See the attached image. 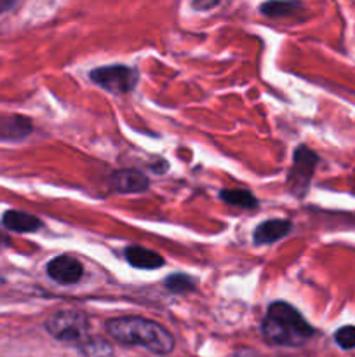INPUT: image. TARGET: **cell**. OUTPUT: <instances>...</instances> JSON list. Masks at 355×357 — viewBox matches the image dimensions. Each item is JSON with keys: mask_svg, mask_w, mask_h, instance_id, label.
Wrapping results in <instances>:
<instances>
[{"mask_svg": "<svg viewBox=\"0 0 355 357\" xmlns=\"http://www.w3.org/2000/svg\"><path fill=\"white\" fill-rule=\"evenodd\" d=\"M334 342L345 351L355 349V326H343L334 333Z\"/></svg>", "mask_w": 355, "mask_h": 357, "instance_id": "2e32d148", "label": "cell"}, {"mask_svg": "<svg viewBox=\"0 0 355 357\" xmlns=\"http://www.w3.org/2000/svg\"><path fill=\"white\" fill-rule=\"evenodd\" d=\"M219 2L218 0H212V2H205V0H202V2H198V0H195L194 3H191V7L197 10H211L214 9V7H218Z\"/></svg>", "mask_w": 355, "mask_h": 357, "instance_id": "e0dca14e", "label": "cell"}, {"mask_svg": "<svg viewBox=\"0 0 355 357\" xmlns=\"http://www.w3.org/2000/svg\"><path fill=\"white\" fill-rule=\"evenodd\" d=\"M124 257L129 265L141 271H157L164 265V258L159 253L143 246H127L124 250Z\"/></svg>", "mask_w": 355, "mask_h": 357, "instance_id": "9c48e42d", "label": "cell"}, {"mask_svg": "<svg viewBox=\"0 0 355 357\" xmlns=\"http://www.w3.org/2000/svg\"><path fill=\"white\" fill-rule=\"evenodd\" d=\"M14 6H16V2H13V0H0V13H6V10L13 9Z\"/></svg>", "mask_w": 355, "mask_h": 357, "instance_id": "ac0fdd59", "label": "cell"}, {"mask_svg": "<svg viewBox=\"0 0 355 357\" xmlns=\"http://www.w3.org/2000/svg\"><path fill=\"white\" fill-rule=\"evenodd\" d=\"M2 223L6 229L13 230V232H17V234H30V232H37L38 229H42L40 218L30 215V213L16 211V209H9V211L3 213Z\"/></svg>", "mask_w": 355, "mask_h": 357, "instance_id": "30bf717a", "label": "cell"}, {"mask_svg": "<svg viewBox=\"0 0 355 357\" xmlns=\"http://www.w3.org/2000/svg\"><path fill=\"white\" fill-rule=\"evenodd\" d=\"M263 338L278 347H298L313 337V328L303 319L301 314L285 302L270 303L261 323Z\"/></svg>", "mask_w": 355, "mask_h": 357, "instance_id": "7a4b0ae2", "label": "cell"}, {"mask_svg": "<svg viewBox=\"0 0 355 357\" xmlns=\"http://www.w3.org/2000/svg\"><path fill=\"white\" fill-rule=\"evenodd\" d=\"M79 349L84 357H115L113 347L100 337L87 338L80 344Z\"/></svg>", "mask_w": 355, "mask_h": 357, "instance_id": "4fadbf2b", "label": "cell"}, {"mask_svg": "<svg viewBox=\"0 0 355 357\" xmlns=\"http://www.w3.org/2000/svg\"><path fill=\"white\" fill-rule=\"evenodd\" d=\"M166 289H169L171 293H176V295H184V293H190L195 289V279L190 278L188 274H171L167 275V279L164 281Z\"/></svg>", "mask_w": 355, "mask_h": 357, "instance_id": "9a60e30c", "label": "cell"}, {"mask_svg": "<svg viewBox=\"0 0 355 357\" xmlns=\"http://www.w3.org/2000/svg\"><path fill=\"white\" fill-rule=\"evenodd\" d=\"M47 275L58 284H77L84 275V265L70 255H59L47 264Z\"/></svg>", "mask_w": 355, "mask_h": 357, "instance_id": "8992f818", "label": "cell"}, {"mask_svg": "<svg viewBox=\"0 0 355 357\" xmlns=\"http://www.w3.org/2000/svg\"><path fill=\"white\" fill-rule=\"evenodd\" d=\"M106 333L125 347H143L157 356H166L174 351V337L152 319L138 316L115 317L104 324Z\"/></svg>", "mask_w": 355, "mask_h": 357, "instance_id": "6da1fadb", "label": "cell"}, {"mask_svg": "<svg viewBox=\"0 0 355 357\" xmlns=\"http://www.w3.org/2000/svg\"><path fill=\"white\" fill-rule=\"evenodd\" d=\"M298 9H301L299 2H265L260 6V13L270 17L291 16Z\"/></svg>", "mask_w": 355, "mask_h": 357, "instance_id": "5bb4252c", "label": "cell"}, {"mask_svg": "<svg viewBox=\"0 0 355 357\" xmlns=\"http://www.w3.org/2000/svg\"><path fill=\"white\" fill-rule=\"evenodd\" d=\"M33 131L30 119L23 115H9L0 119V139H23Z\"/></svg>", "mask_w": 355, "mask_h": 357, "instance_id": "8fae6325", "label": "cell"}, {"mask_svg": "<svg viewBox=\"0 0 355 357\" xmlns=\"http://www.w3.org/2000/svg\"><path fill=\"white\" fill-rule=\"evenodd\" d=\"M45 331L56 338L58 342H65V344H77L87 340V333H89V317L86 312L77 309H66L59 310V312L52 314L47 321H45Z\"/></svg>", "mask_w": 355, "mask_h": 357, "instance_id": "3957f363", "label": "cell"}, {"mask_svg": "<svg viewBox=\"0 0 355 357\" xmlns=\"http://www.w3.org/2000/svg\"><path fill=\"white\" fill-rule=\"evenodd\" d=\"M108 185L117 194H141L150 187V181L138 169H118L110 174Z\"/></svg>", "mask_w": 355, "mask_h": 357, "instance_id": "52a82bcc", "label": "cell"}, {"mask_svg": "<svg viewBox=\"0 0 355 357\" xmlns=\"http://www.w3.org/2000/svg\"><path fill=\"white\" fill-rule=\"evenodd\" d=\"M219 199L226 204L242 209H253L258 206V199L246 188H225L219 192Z\"/></svg>", "mask_w": 355, "mask_h": 357, "instance_id": "7c38bea8", "label": "cell"}, {"mask_svg": "<svg viewBox=\"0 0 355 357\" xmlns=\"http://www.w3.org/2000/svg\"><path fill=\"white\" fill-rule=\"evenodd\" d=\"M89 77L96 86L110 93H131L138 84V72L125 65L97 66L89 73Z\"/></svg>", "mask_w": 355, "mask_h": 357, "instance_id": "5b68a950", "label": "cell"}, {"mask_svg": "<svg viewBox=\"0 0 355 357\" xmlns=\"http://www.w3.org/2000/svg\"><path fill=\"white\" fill-rule=\"evenodd\" d=\"M317 162H319V157L308 146L301 145L294 150L292 166L287 174V185L289 190L296 197H305V194L308 192L310 181H312L313 173H315Z\"/></svg>", "mask_w": 355, "mask_h": 357, "instance_id": "277c9868", "label": "cell"}, {"mask_svg": "<svg viewBox=\"0 0 355 357\" xmlns=\"http://www.w3.org/2000/svg\"><path fill=\"white\" fill-rule=\"evenodd\" d=\"M292 229L289 220H267L254 229V244H274L287 236Z\"/></svg>", "mask_w": 355, "mask_h": 357, "instance_id": "ba28073f", "label": "cell"}]
</instances>
